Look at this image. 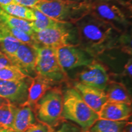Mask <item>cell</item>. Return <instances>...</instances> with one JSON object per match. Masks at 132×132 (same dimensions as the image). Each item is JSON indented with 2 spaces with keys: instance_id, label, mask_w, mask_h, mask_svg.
<instances>
[{
  "instance_id": "cell-14",
  "label": "cell",
  "mask_w": 132,
  "mask_h": 132,
  "mask_svg": "<svg viewBox=\"0 0 132 132\" xmlns=\"http://www.w3.org/2000/svg\"><path fill=\"white\" fill-rule=\"evenodd\" d=\"M37 121L33 109L23 104L16 107L11 130L14 132H25Z\"/></svg>"
},
{
  "instance_id": "cell-16",
  "label": "cell",
  "mask_w": 132,
  "mask_h": 132,
  "mask_svg": "<svg viewBox=\"0 0 132 132\" xmlns=\"http://www.w3.org/2000/svg\"><path fill=\"white\" fill-rule=\"evenodd\" d=\"M107 100L131 105V98L125 86L122 82L110 81L105 90Z\"/></svg>"
},
{
  "instance_id": "cell-33",
  "label": "cell",
  "mask_w": 132,
  "mask_h": 132,
  "mask_svg": "<svg viewBox=\"0 0 132 132\" xmlns=\"http://www.w3.org/2000/svg\"><path fill=\"white\" fill-rule=\"evenodd\" d=\"M69 1H75V2H78V3H88L90 1V0H69Z\"/></svg>"
},
{
  "instance_id": "cell-10",
  "label": "cell",
  "mask_w": 132,
  "mask_h": 132,
  "mask_svg": "<svg viewBox=\"0 0 132 132\" xmlns=\"http://www.w3.org/2000/svg\"><path fill=\"white\" fill-rule=\"evenodd\" d=\"M85 67L77 75V81L105 91L110 80L104 65L94 60Z\"/></svg>"
},
{
  "instance_id": "cell-19",
  "label": "cell",
  "mask_w": 132,
  "mask_h": 132,
  "mask_svg": "<svg viewBox=\"0 0 132 132\" xmlns=\"http://www.w3.org/2000/svg\"><path fill=\"white\" fill-rule=\"evenodd\" d=\"M33 9L36 19L34 21H31V26L34 33L40 32L46 29L58 26L62 23L52 19L37 9Z\"/></svg>"
},
{
  "instance_id": "cell-25",
  "label": "cell",
  "mask_w": 132,
  "mask_h": 132,
  "mask_svg": "<svg viewBox=\"0 0 132 132\" xmlns=\"http://www.w3.org/2000/svg\"><path fill=\"white\" fill-rule=\"evenodd\" d=\"M54 132H84L80 127L75 123L67 120H64L63 123Z\"/></svg>"
},
{
  "instance_id": "cell-11",
  "label": "cell",
  "mask_w": 132,
  "mask_h": 132,
  "mask_svg": "<svg viewBox=\"0 0 132 132\" xmlns=\"http://www.w3.org/2000/svg\"><path fill=\"white\" fill-rule=\"evenodd\" d=\"M37 53L34 46L21 44L14 55L9 57L12 65L30 78L37 76L35 65Z\"/></svg>"
},
{
  "instance_id": "cell-36",
  "label": "cell",
  "mask_w": 132,
  "mask_h": 132,
  "mask_svg": "<svg viewBox=\"0 0 132 132\" xmlns=\"http://www.w3.org/2000/svg\"><path fill=\"white\" fill-rule=\"evenodd\" d=\"M123 1H131V0H123Z\"/></svg>"
},
{
  "instance_id": "cell-29",
  "label": "cell",
  "mask_w": 132,
  "mask_h": 132,
  "mask_svg": "<svg viewBox=\"0 0 132 132\" xmlns=\"http://www.w3.org/2000/svg\"><path fill=\"white\" fill-rule=\"evenodd\" d=\"M11 65H12V64L11 63L9 57L3 53L0 52V69Z\"/></svg>"
},
{
  "instance_id": "cell-26",
  "label": "cell",
  "mask_w": 132,
  "mask_h": 132,
  "mask_svg": "<svg viewBox=\"0 0 132 132\" xmlns=\"http://www.w3.org/2000/svg\"><path fill=\"white\" fill-rule=\"evenodd\" d=\"M54 129L45 124V123L37 121L25 132H54Z\"/></svg>"
},
{
  "instance_id": "cell-27",
  "label": "cell",
  "mask_w": 132,
  "mask_h": 132,
  "mask_svg": "<svg viewBox=\"0 0 132 132\" xmlns=\"http://www.w3.org/2000/svg\"><path fill=\"white\" fill-rule=\"evenodd\" d=\"M121 75L123 77H127L128 78H131L132 75V59L131 57L128 59L127 62H126L124 66V69L122 72Z\"/></svg>"
},
{
  "instance_id": "cell-20",
  "label": "cell",
  "mask_w": 132,
  "mask_h": 132,
  "mask_svg": "<svg viewBox=\"0 0 132 132\" xmlns=\"http://www.w3.org/2000/svg\"><path fill=\"white\" fill-rule=\"evenodd\" d=\"M0 20L10 28L23 31L31 36L34 35L31 26V21L19 19L7 14L4 11L0 14Z\"/></svg>"
},
{
  "instance_id": "cell-31",
  "label": "cell",
  "mask_w": 132,
  "mask_h": 132,
  "mask_svg": "<svg viewBox=\"0 0 132 132\" xmlns=\"http://www.w3.org/2000/svg\"><path fill=\"white\" fill-rule=\"evenodd\" d=\"M125 132H132V125L131 122H128L126 127Z\"/></svg>"
},
{
  "instance_id": "cell-2",
  "label": "cell",
  "mask_w": 132,
  "mask_h": 132,
  "mask_svg": "<svg viewBox=\"0 0 132 132\" xmlns=\"http://www.w3.org/2000/svg\"><path fill=\"white\" fill-rule=\"evenodd\" d=\"M89 12L108 23L119 32L130 30L131 24V1L123 0H90Z\"/></svg>"
},
{
  "instance_id": "cell-5",
  "label": "cell",
  "mask_w": 132,
  "mask_h": 132,
  "mask_svg": "<svg viewBox=\"0 0 132 132\" xmlns=\"http://www.w3.org/2000/svg\"><path fill=\"white\" fill-rule=\"evenodd\" d=\"M63 92L57 86L50 88L33 108L36 119L54 128L62 119Z\"/></svg>"
},
{
  "instance_id": "cell-3",
  "label": "cell",
  "mask_w": 132,
  "mask_h": 132,
  "mask_svg": "<svg viewBox=\"0 0 132 132\" xmlns=\"http://www.w3.org/2000/svg\"><path fill=\"white\" fill-rule=\"evenodd\" d=\"M62 119L72 122L86 132L98 119V115L85 103L73 87H69L63 92Z\"/></svg>"
},
{
  "instance_id": "cell-8",
  "label": "cell",
  "mask_w": 132,
  "mask_h": 132,
  "mask_svg": "<svg viewBox=\"0 0 132 132\" xmlns=\"http://www.w3.org/2000/svg\"><path fill=\"white\" fill-rule=\"evenodd\" d=\"M57 59L64 70L80 67H85L91 64L95 57L79 45H68L56 49Z\"/></svg>"
},
{
  "instance_id": "cell-17",
  "label": "cell",
  "mask_w": 132,
  "mask_h": 132,
  "mask_svg": "<svg viewBox=\"0 0 132 132\" xmlns=\"http://www.w3.org/2000/svg\"><path fill=\"white\" fill-rule=\"evenodd\" d=\"M128 122L98 119L86 132H125Z\"/></svg>"
},
{
  "instance_id": "cell-18",
  "label": "cell",
  "mask_w": 132,
  "mask_h": 132,
  "mask_svg": "<svg viewBox=\"0 0 132 132\" xmlns=\"http://www.w3.org/2000/svg\"><path fill=\"white\" fill-rule=\"evenodd\" d=\"M1 7L5 12L19 19L29 21H34L36 19L34 9L32 8L16 3L3 5L1 6Z\"/></svg>"
},
{
  "instance_id": "cell-23",
  "label": "cell",
  "mask_w": 132,
  "mask_h": 132,
  "mask_svg": "<svg viewBox=\"0 0 132 132\" xmlns=\"http://www.w3.org/2000/svg\"><path fill=\"white\" fill-rule=\"evenodd\" d=\"M7 28L8 31H9L10 34L14 38H15L16 40H19V42L22 43V44H28V45L32 46L35 45L36 44L33 36H31L30 34H28V33L24 32L23 31L12 28H10L7 26Z\"/></svg>"
},
{
  "instance_id": "cell-37",
  "label": "cell",
  "mask_w": 132,
  "mask_h": 132,
  "mask_svg": "<svg viewBox=\"0 0 132 132\" xmlns=\"http://www.w3.org/2000/svg\"><path fill=\"white\" fill-rule=\"evenodd\" d=\"M1 129H2V128H0V131H1Z\"/></svg>"
},
{
  "instance_id": "cell-34",
  "label": "cell",
  "mask_w": 132,
  "mask_h": 132,
  "mask_svg": "<svg viewBox=\"0 0 132 132\" xmlns=\"http://www.w3.org/2000/svg\"><path fill=\"white\" fill-rule=\"evenodd\" d=\"M0 132H14V131L11 129H4V128H2Z\"/></svg>"
},
{
  "instance_id": "cell-1",
  "label": "cell",
  "mask_w": 132,
  "mask_h": 132,
  "mask_svg": "<svg viewBox=\"0 0 132 132\" xmlns=\"http://www.w3.org/2000/svg\"><path fill=\"white\" fill-rule=\"evenodd\" d=\"M78 45L95 57L118 47L121 32L108 23L88 13L75 23Z\"/></svg>"
},
{
  "instance_id": "cell-32",
  "label": "cell",
  "mask_w": 132,
  "mask_h": 132,
  "mask_svg": "<svg viewBox=\"0 0 132 132\" xmlns=\"http://www.w3.org/2000/svg\"><path fill=\"white\" fill-rule=\"evenodd\" d=\"M8 103H9V102H8L7 100H6V99L4 98H3V97H0V107L3 106V105H4V104H6Z\"/></svg>"
},
{
  "instance_id": "cell-15",
  "label": "cell",
  "mask_w": 132,
  "mask_h": 132,
  "mask_svg": "<svg viewBox=\"0 0 132 132\" xmlns=\"http://www.w3.org/2000/svg\"><path fill=\"white\" fill-rule=\"evenodd\" d=\"M53 86L54 84L40 76L37 75L32 78L29 87L27 100L24 104L29 105L33 109L41 97Z\"/></svg>"
},
{
  "instance_id": "cell-22",
  "label": "cell",
  "mask_w": 132,
  "mask_h": 132,
  "mask_svg": "<svg viewBox=\"0 0 132 132\" xmlns=\"http://www.w3.org/2000/svg\"><path fill=\"white\" fill-rule=\"evenodd\" d=\"M28 77L17 67L11 65L0 69V80L5 81H19Z\"/></svg>"
},
{
  "instance_id": "cell-9",
  "label": "cell",
  "mask_w": 132,
  "mask_h": 132,
  "mask_svg": "<svg viewBox=\"0 0 132 132\" xmlns=\"http://www.w3.org/2000/svg\"><path fill=\"white\" fill-rule=\"evenodd\" d=\"M32 78L28 77L19 81L0 80V97L16 106L23 105L27 100Z\"/></svg>"
},
{
  "instance_id": "cell-28",
  "label": "cell",
  "mask_w": 132,
  "mask_h": 132,
  "mask_svg": "<svg viewBox=\"0 0 132 132\" xmlns=\"http://www.w3.org/2000/svg\"><path fill=\"white\" fill-rule=\"evenodd\" d=\"M40 0H14V3L26 7L34 8Z\"/></svg>"
},
{
  "instance_id": "cell-21",
  "label": "cell",
  "mask_w": 132,
  "mask_h": 132,
  "mask_svg": "<svg viewBox=\"0 0 132 132\" xmlns=\"http://www.w3.org/2000/svg\"><path fill=\"white\" fill-rule=\"evenodd\" d=\"M16 107L10 103L0 107V128L11 129Z\"/></svg>"
},
{
  "instance_id": "cell-30",
  "label": "cell",
  "mask_w": 132,
  "mask_h": 132,
  "mask_svg": "<svg viewBox=\"0 0 132 132\" xmlns=\"http://www.w3.org/2000/svg\"><path fill=\"white\" fill-rule=\"evenodd\" d=\"M15 3L14 0H0V6Z\"/></svg>"
},
{
  "instance_id": "cell-24",
  "label": "cell",
  "mask_w": 132,
  "mask_h": 132,
  "mask_svg": "<svg viewBox=\"0 0 132 132\" xmlns=\"http://www.w3.org/2000/svg\"><path fill=\"white\" fill-rule=\"evenodd\" d=\"M118 47H120L123 52L131 54V34L130 30L121 33L118 41Z\"/></svg>"
},
{
  "instance_id": "cell-7",
  "label": "cell",
  "mask_w": 132,
  "mask_h": 132,
  "mask_svg": "<svg viewBox=\"0 0 132 132\" xmlns=\"http://www.w3.org/2000/svg\"><path fill=\"white\" fill-rule=\"evenodd\" d=\"M36 44L57 49L68 45H78L75 24L62 22L58 26L34 33Z\"/></svg>"
},
{
  "instance_id": "cell-6",
  "label": "cell",
  "mask_w": 132,
  "mask_h": 132,
  "mask_svg": "<svg viewBox=\"0 0 132 132\" xmlns=\"http://www.w3.org/2000/svg\"><path fill=\"white\" fill-rule=\"evenodd\" d=\"M34 46L37 53L35 65L37 75L48 80L54 85L66 81L67 74L59 64L56 49L39 44Z\"/></svg>"
},
{
  "instance_id": "cell-13",
  "label": "cell",
  "mask_w": 132,
  "mask_h": 132,
  "mask_svg": "<svg viewBox=\"0 0 132 132\" xmlns=\"http://www.w3.org/2000/svg\"><path fill=\"white\" fill-rule=\"evenodd\" d=\"M98 119L113 121H127L131 115V105L107 101L98 113Z\"/></svg>"
},
{
  "instance_id": "cell-35",
  "label": "cell",
  "mask_w": 132,
  "mask_h": 132,
  "mask_svg": "<svg viewBox=\"0 0 132 132\" xmlns=\"http://www.w3.org/2000/svg\"><path fill=\"white\" fill-rule=\"evenodd\" d=\"M3 11V10L2 9V8H1V6H0V14H1V12H2Z\"/></svg>"
},
{
  "instance_id": "cell-12",
  "label": "cell",
  "mask_w": 132,
  "mask_h": 132,
  "mask_svg": "<svg viewBox=\"0 0 132 132\" xmlns=\"http://www.w3.org/2000/svg\"><path fill=\"white\" fill-rule=\"evenodd\" d=\"M73 87L78 91L85 103L97 113L107 101L106 95L104 90L84 85L77 81L73 82Z\"/></svg>"
},
{
  "instance_id": "cell-4",
  "label": "cell",
  "mask_w": 132,
  "mask_h": 132,
  "mask_svg": "<svg viewBox=\"0 0 132 132\" xmlns=\"http://www.w3.org/2000/svg\"><path fill=\"white\" fill-rule=\"evenodd\" d=\"M33 9L59 22L72 24L89 13L88 3L69 0H40Z\"/></svg>"
}]
</instances>
